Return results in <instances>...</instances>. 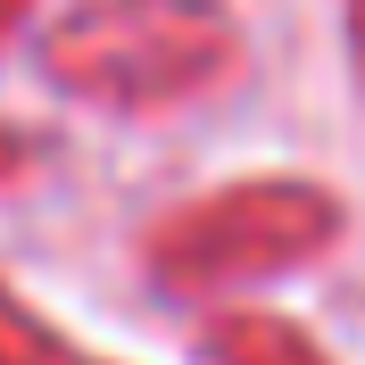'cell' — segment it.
I'll return each mask as SVG.
<instances>
[{
  "label": "cell",
  "instance_id": "obj_1",
  "mask_svg": "<svg viewBox=\"0 0 365 365\" xmlns=\"http://www.w3.org/2000/svg\"><path fill=\"white\" fill-rule=\"evenodd\" d=\"M232 58H241V25L225 0H91L50 34V67L116 108L191 100Z\"/></svg>",
  "mask_w": 365,
  "mask_h": 365
},
{
  "label": "cell",
  "instance_id": "obj_2",
  "mask_svg": "<svg viewBox=\"0 0 365 365\" xmlns=\"http://www.w3.org/2000/svg\"><path fill=\"white\" fill-rule=\"evenodd\" d=\"M332 232H341L332 191L299 175H257V182H225V191L158 216L150 266L175 291H216V282H257V274H282L299 257L332 250Z\"/></svg>",
  "mask_w": 365,
  "mask_h": 365
},
{
  "label": "cell",
  "instance_id": "obj_3",
  "mask_svg": "<svg viewBox=\"0 0 365 365\" xmlns=\"http://www.w3.org/2000/svg\"><path fill=\"white\" fill-rule=\"evenodd\" d=\"M200 349H207V365H332L316 349V332H299L291 316H266V307H225V316H207Z\"/></svg>",
  "mask_w": 365,
  "mask_h": 365
},
{
  "label": "cell",
  "instance_id": "obj_4",
  "mask_svg": "<svg viewBox=\"0 0 365 365\" xmlns=\"http://www.w3.org/2000/svg\"><path fill=\"white\" fill-rule=\"evenodd\" d=\"M0 365H91V357H75L58 332H42L25 307H9V299H0Z\"/></svg>",
  "mask_w": 365,
  "mask_h": 365
},
{
  "label": "cell",
  "instance_id": "obj_5",
  "mask_svg": "<svg viewBox=\"0 0 365 365\" xmlns=\"http://www.w3.org/2000/svg\"><path fill=\"white\" fill-rule=\"evenodd\" d=\"M349 9V50H357V75H365V0H341Z\"/></svg>",
  "mask_w": 365,
  "mask_h": 365
},
{
  "label": "cell",
  "instance_id": "obj_6",
  "mask_svg": "<svg viewBox=\"0 0 365 365\" xmlns=\"http://www.w3.org/2000/svg\"><path fill=\"white\" fill-rule=\"evenodd\" d=\"M9 158H17V150H9V141H0V166H9Z\"/></svg>",
  "mask_w": 365,
  "mask_h": 365
}]
</instances>
